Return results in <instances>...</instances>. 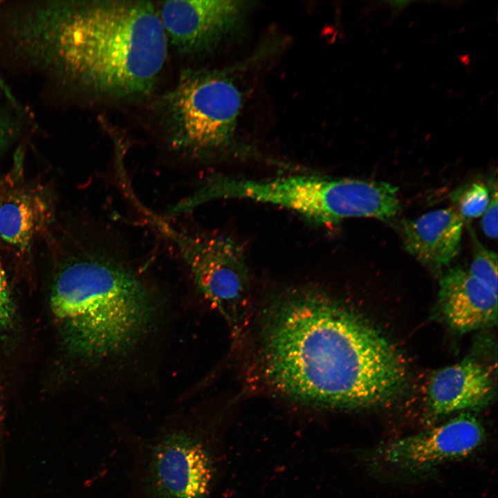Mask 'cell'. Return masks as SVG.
Returning <instances> with one entry per match:
<instances>
[{
  "label": "cell",
  "instance_id": "obj_4",
  "mask_svg": "<svg viewBox=\"0 0 498 498\" xmlns=\"http://www.w3.org/2000/svg\"><path fill=\"white\" fill-rule=\"evenodd\" d=\"M398 190L389 183L354 178L297 175L257 181L217 176L202 185L200 195L205 202L241 199L277 205L315 223L332 225L355 217L391 221L401 210Z\"/></svg>",
  "mask_w": 498,
  "mask_h": 498
},
{
  "label": "cell",
  "instance_id": "obj_18",
  "mask_svg": "<svg viewBox=\"0 0 498 498\" xmlns=\"http://www.w3.org/2000/svg\"><path fill=\"white\" fill-rule=\"evenodd\" d=\"M0 91L4 95V96L9 100V102L13 105L17 107L18 103L16 98L15 97L11 89L9 87L6 82L4 80L3 77L0 74Z\"/></svg>",
  "mask_w": 498,
  "mask_h": 498
},
{
  "label": "cell",
  "instance_id": "obj_12",
  "mask_svg": "<svg viewBox=\"0 0 498 498\" xmlns=\"http://www.w3.org/2000/svg\"><path fill=\"white\" fill-rule=\"evenodd\" d=\"M492 376L485 366L465 360L437 371L427 387V404L434 416L479 408L494 394Z\"/></svg>",
  "mask_w": 498,
  "mask_h": 498
},
{
  "label": "cell",
  "instance_id": "obj_5",
  "mask_svg": "<svg viewBox=\"0 0 498 498\" xmlns=\"http://www.w3.org/2000/svg\"><path fill=\"white\" fill-rule=\"evenodd\" d=\"M241 106L239 90L221 72L184 70L160 102L169 145L193 158L221 151L233 138Z\"/></svg>",
  "mask_w": 498,
  "mask_h": 498
},
{
  "label": "cell",
  "instance_id": "obj_6",
  "mask_svg": "<svg viewBox=\"0 0 498 498\" xmlns=\"http://www.w3.org/2000/svg\"><path fill=\"white\" fill-rule=\"evenodd\" d=\"M145 214L176 246L199 292L225 318L234 336H239L247 322L250 282L241 246L222 235L180 231L148 210Z\"/></svg>",
  "mask_w": 498,
  "mask_h": 498
},
{
  "label": "cell",
  "instance_id": "obj_19",
  "mask_svg": "<svg viewBox=\"0 0 498 498\" xmlns=\"http://www.w3.org/2000/svg\"><path fill=\"white\" fill-rule=\"evenodd\" d=\"M8 294L7 290H0V326L7 315Z\"/></svg>",
  "mask_w": 498,
  "mask_h": 498
},
{
  "label": "cell",
  "instance_id": "obj_9",
  "mask_svg": "<svg viewBox=\"0 0 498 498\" xmlns=\"http://www.w3.org/2000/svg\"><path fill=\"white\" fill-rule=\"evenodd\" d=\"M243 5L237 1L176 0L160 3L158 12L168 41L194 55L216 46L237 25Z\"/></svg>",
  "mask_w": 498,
  "mask_h": 498
},
{
  "label": "cell",
  "instance_id": "obj_16",
  "mask_svg": "<svg viewBox=\"0 0 498 498\" xmlns=\"http://www.w3.org/2000/svg\"><path fill=\"white\" fill-rule=\"evenodd\" d=\"M497 189L495 185L481 219L483 232L490 239L497 238Z\"/></svg>",
  "mask_w": 498,
  "mask_h": 498
},
{
  "label": "cell",
  "instance_id": "obj_8",
  "mask_svg": "<svg viewBox=\"0 0 498 498\" xmlns=\"http://www.w3.org/2000/svg\"><path fill=\"white\" fill-rule=\"evenodd\" d=\"M481 423L469 413L379 449L382 462L400 472L416 474L474 452L485 440Z\"/></svg>",
  "mask_w": 498,
  "mask_h": 498
},
{
  "label": "cell",
  "instance_id": "obj_14",
  "mask_svg": "<svg viewBox=\"0 0 498 498\" xmlns=\"http://www.w3.org/2000/svg\"><path fill=\"white\" fill-rule=\"evenodd\" d=\"M472 246L470 273L497 294V255L486 248L468 224Z\"/></svg>",
  "mask_w": 498,
  "mask_h": 498
},
{
  "label": "cell",
  "instance_id": "obj_10",
  "mask_svg": "<svg viewBox=\"0 0 498 498\" xmlns=\"http://www.w3.org/2000/svg\"><path fill=\"white\" fill-rule=\"evenodd\" d=\"M438 304L444 320L459 332L497 324V294L459 266L441 277Z\"/></svg>",
  "mask_w": 498,
  "mask_h": 498
},
{
  "label": "cell",
  "instance_id": "obj_13",
  "mask_svg": "<svg viewBox=\"0 0 498 498\" xmlns=\"http://www.w3.org/2000/svg\"><path fill=\"white\" fill-rule=\"evenodd\" d=\"M44 205L29 195L14 196L0 205V237L26 248L45 219Z\"/></svg>",
  "mask_w": 498,
  "mask_h": 498
},
{
  "label": "cell",
  "instance_id": "obj_1",
  "mask_svg": "<svg viewBox=\"0 0 498 498\" xmlns=\"http://www.w3.org/2000/svg\"><path fill=\"white\" fill-rule=\"evenodd\" d=\"M261 371L276 392L342 408L380 405L404 387V359L380 332L326 295L290 291L268 313Z\"/></svg>",
  "mask_w": 498,
  "mask_h": 498
},
{
  "label": "cell",
  "instance_id": "obj_11",
  "mask_svg": "<svg viewBox=\"0 0 498 498\" xmlns=\"http://www.w3.org/2000/svg\"><path fill=\"white\" fill-rule=\"evenodd\" d=\"M464 220L453 208L402 219L398 228L405 250L433 270L449 266L461 245Z\"/></svg>",
  "mask_w": 498,
  "mask_h": 498
},
{
  "label": "cell",
  "instance_id": "obj_2",
  "mask_svg": "<svg viewBox=\"0 0 498 498\" xmlns=\"http://www.w3.org/2000/svg\"><path fill=\"white\" fill-rule=\"evenodd\" d=\"M15 50L59 83L94 96L142 97L167 56L158 10L145 1H53L8 24Z\"/></svg>",
  "mask_w": 498,
  "mask_h": 498
},
{
  "label": "cell",
  "instance_id": "obj_21",
  "mask_svg": "<svg viewBox=\"0 0 498 498\" xmlns=\"http://www.w3.org/2000/svg\"><path fill=\"white\" fill-rule=\"evenodd\" d=\"M387 3H388L389 4H390V6H391L392 8H394L396 10H400V9L403 8L405 7V6H406V5H407L408 3H409V1H389V2H387Z\"/></svg>",
  "mask_w": 498,
  "mask_h": 498
},
{
  "label": "cell",
  "instance_id": "obj_3",
  "mask_svg": "<svg viewBox=\"0 0 498 498\" xmlns=\"http://www.w3.org/2000/svg\"><path fill=\"white\" fill-rule=\"evenodd\" d=\"M50 308L72 351L94 361L131 349L154 311L146 284L107 255L81 258L65 267L53 286Z\"/></svg>",
  "mask_w": 498,
  "mask_h": 498
},
{
  "label": "cell",
  "instance_id": "obj_15",
  "mask_svg": "<svg viewBox=\"0 0 498 498\" xmlns=\"http://www.w3.org/2000/svg\"><path fill=\"white\" fill-rule=\"evenodd\" d=\"M463 220L479 217L486 210L490 199L488 188L481 183H474L455 191L451 197Z\"/></svg>",
  "mask_w": 498,
  "mask_h": 498
},
{
  "label": "cell",
  "instance_id": "obj_7",
  "mask_svg": "<svg viewBox=\"0 0 498 498\" xmlns=\"http://www.w3.org/2000/svg\"><path fill=\"white\" fill-rule=\"evenodd\" d=\"M140 483L145 498H206L213 477L207 449L194 429H170L144 449Z\"/></svg>",
  "mask_w": 498,
  "mask_h": 498
},
{
  "label": "cell",
  "instance_id": "obj_20",
  "mask_svg": "<svg viewBox=\"0 0 498 498\" xmlns=\"http://www.w3.org/2000/svg\"><path fill=\"white\" fill-rule=\"evenodd\" d=\"M7 290V282L6 275L1 263L0 261V290Z\"/></svg>",
  "mask_w": 498,
  "mask_h": 498
},
{
  "label": "cell",
  "instance_id": "obj_17",
  "mask_svg": "<svg viewBox=\"0 0 498 498\" xmlns=\"http://www.w3.org/2000/svg\"><path fill=\"white\" fill-rule=\"evenodd\" d=\"M17 127L15 120L5 111L0 109V150L15 137Z\"/></svg>",
  "mask_w": 498,
  "mask_h": 498
}]
</instances>
